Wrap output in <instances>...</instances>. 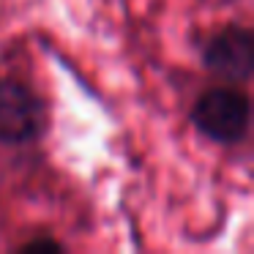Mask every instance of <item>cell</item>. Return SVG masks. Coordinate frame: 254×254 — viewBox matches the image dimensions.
<instances>
[{
  "label": "cell",
  "instance_id": "2",
  "mask_svg": "<svg viewBox=\"0 0 254 254\" xmlns=\"http://www.w3.org/2000/svg\"><path fill=\"white\" fill-rule=\"evenodd\" d=\"M47 131V104L28 82L0 77V142L30 145Z\"/></svg>",
  "mask_w": 254,
  "mask_h": 254
},
{
  "label": "cell",
  "instance_id": "1",
  "mask_svg": "<svg viewBox=\"0 0 254 254\" xmlns=\"http://www.w3.org/2000/svg\"><path fill=\"white\" fill-rule=\"evenodd\" d=\"M191 126L205 139L219 145H238L249 134L252 107L246 93L235 88H210L194 101L191 107Z\"/></svg>",
  "mask_w": 254,
  "mask_h": 254
},
{
  "label": "cell",
  "instance_id": "3",
  "mask_svg": "<svg viewBox=\"0 0 254 254\" xmlns=\"http://www.w3.org/2000/svg\"><path fill=\"white\" fill-rule=\"evenodd\" d=\"M202 66L227 82H246L254 71V36L252 30L230 25L210 36L202 47Z\"/></svg>",
  "mask_w": 254,
  "mask_h": 254
},
{
  "label": "cell",
  "instance_id": "4",
  "mask_svg": "<svg viewBox=\"0 0 254 254\" xmlns=\"http://www.w3.org/2000/svg\"><path fill=\"white\" fill-rule=\"evenodd\" d=\"M19 252H44V249H50V252H63V243L58 241V238H30V241L19 243Z\"/></svg>",
  "mask_w": 254,
  "mask_h": 254
}]
</instances>
